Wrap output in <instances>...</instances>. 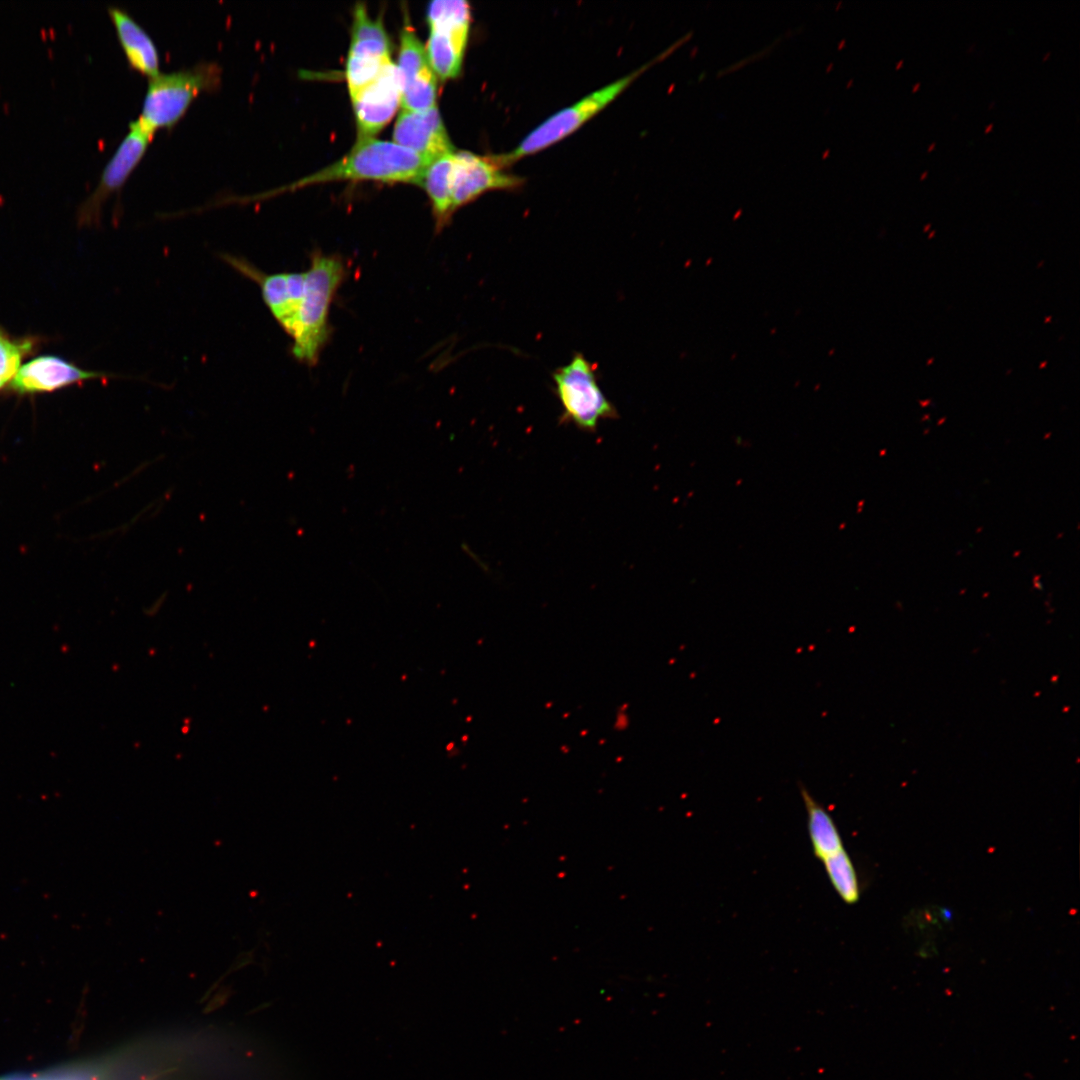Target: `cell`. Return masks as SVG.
Masks as SVG:
<instances>
[{
	"label": "cell",
	"instance_id": "obj_2",
	"mask_svg": "<svg viewBox=\"0 0 1080 1080\" xmlns=\"http://www.w3.org/2000/svg\"><path fill=\"white\" fill-rule=\"evenodd\" d=\"M347 274L344 260L317 251L305 271L304 294L300 304L291 353L307 365H314L330 336L329 309Z\"/></svg>",
	"mask_w": 1080,
	"mask_h": 1080
},
{
	"label": "cell",
	"instance_id": "obj_12",
	"mask_svg": "<svg viewBox=\"0 0 1080 1080\" xmlns=\"http://www.w3.org/2000/svg\"><path fill=\"white\" fill-rule=\"evenodd\" d=\"M522 183L521 177L504 173L491 156L455 151L452 171L453 212L484 192L515 189Z\"/></svg>",
	"mask_w": 1080,
	"mask_h": 1080
},
{
	"label": "cell",
	"instance_id": "obj_8",
	"mask_svg": "<svg viewBox=\"0 0 1080 1080\" xmlns=\"http://www.w3.org/2000/svg\"><path fill=\"white\" fill-rule=\"evenodd\" d=\"M391 60L390 42L381 19L372 18L363 4H357L345 65L350 95L374 80Z\"/></svg>",
	"mask_w": 1080,
	"mask_h": 1080
},
{
	"label": "cell",
	"instance_id": "obj_10",
	"mask_svg": "<svg viewBox=\"0 0 1080 1080\" xmlns=\"http://www.w3.org/2000/svg\"><path fill=\"white\" fill-rule=\"evenodd\" d=\"M397 69L402 110L421 111L436 105L437 78L423 44L410 25L401 30Z\"/></svg>",
	"mask_w": 1080,
	"mask_h": 1080
},
{
	"label": "cell",
	"instance_id": "obj_19",
	"mask_svg": "<svg viewBox=\"0 0 1080 1080\" xmlns=\"http://www.w3.org/2000/svg\"><path fill=\"white\" fill-rule=\"evenodd\" d=\"M32 347V342H16L0 330V380H12L20 368L21 360Z\"/></svg>",
	"mask_w": 1080,
	"mask_h": 1080
},
{
	"label": "cell",
	"instance_id": "obj_15",
	"mask_svg": "<svg viewBox=\"0 0 1080 1080\" xmlns=\"http://www.w3.org/2000/svg\"><path fill=\"white\" fill-rule=\"evenodd\" d=\"M107 10L129 66L148 78L158 75L160 57L151 36L126 10L113 5Z\"/></svg>",
	"mask_w": 1080,
	"mask_h": 1080
},
{
	"label": "cell",
	"instance_id": "obj_9",
	"mask_svg": "<svg viewBox=\"0 0 1080 1080\" xmlns=\"http://www.w3.org/2000/svg\"><path fill=\"white\" fill-rule=\"evenodd\" d=\"M358 140L374 138L401 105V83L397 65L389 61L378 76L350 95Z\"/></svg>",
	"mask_w": 1080,
	"mask_h": 1080
},
{
	"label": "cell",
	"instance_id": "obj_25",
	"mask_svg": "<svg viewBox=\"0 0 1080 1080\" xmlns=\"http://www.w3.org/2000/svg\"><path fill=\"white\" fill-rule=\"evenodd\" d=\"M927 174H928V171H927V170H926V171H924V172H923V173L921 174V176H920V179H924V178L926 177V175H927Z\"/></svg>",
	"mask_w": 1080,
	"mask_h": 1080
},
{
	"label": "cell",
	"instance_id": "obj_24",
	"mask_svg": "<svg viewBox=\"0 0 1080 1080\" xmlns=\"http://www.w3.org/2000/svg\"><path fill=\"white\" fill-rule=\"evenodd\" d=\"M902 63H903V60H902V59H901V60H899V61H898V62L896 63V69H898V68H899V67H900V66L902 65Z\"/></svg>",
	"mask_w": 1080,
	"mask_h": 1080
},
{
	"label": "cell",
	"instance_id": "obj_16",
	"mask_svg": "<svg viewBox=\"0 0 1080 1080\" xmlns=\"http://www.w3.org/2000/svg\"><path fill=\"white\" fill-rule=\"evenodd\" d=\"M807 812L808 833L815 856L822 862L845 849L838 828L827 809L801 784Z\"/></svg>",
	"mask_w": 1080,
	"mask_h": 1080
},
{
	"label": "cell",
	"instance_id": "obj_22",
	"mask_svg": "<svg viewBox=\"0 0 1080 1080\" xmlns=\"http://www.w3.org/2000/svg\"><path fill=\"white\" fill-rule=\"evenodd\" d=\"M919 87H920V82L915 83L914 86L912 87V91L913 92L916 91Z\"/></svg>",
	"mask_w": 1080,
	"mask_h": 1080
},
{
	"label": "cell",
	"instance_id": "obj_21",
	"mask_svg": "<svg viewBox=\"0 0 1080 1080\" xmlns=\"http://www.w3.org/2000/svg\"><path fill=\"white\" fill-rule=\"evenodd\" d=\"M992 127H993V123H990V124H988V125H987V126L985 127V129H984V132H985V133L989 132V131H990V130L992 129Z\"/></svg>",
	"mask_w": 1080,
	"mask_h": 1080
},
{
	"label": "cell",
	"instance_id": "obj_17",
	"mask_svg": "<svg viewBox=\"0 0 1080 1080\" xmlns=\"http://www.w3.org/2000/svg\"><path fill=\"white\" fill-rule=\"evenodd\" d=\"M455 151L443 154L427 166L421 185L427 192L439 229L444 226L452 209V171Z\"/></svg>",
	"mask_w": 1080,
	"mask_h": 1080
},
{
	"label": "cell",
	"instance_id": "obj_27",
	"mask_svg": "<svg viewBox=\"0 0 1080 1080\" xmlns=\"http://www.w3.org/2000/svg\"><path fill=\"white\" fill-rule=\"evenodd\" d=\"M4 385H5V383L0 380V388H2Z\"/></svg>",
	"mask_w": 1080,
	"mask_h": 1080
},
{
	"label": "cell",
	"instance_id": "obj_26",
	"mask_svg": "<svg viewBox=\"0 0 1080 1080\" xmlns=\"http://www.w3.org/2000/svg\"><path fill=\"white\" fill-rule=\"evenodd\" d=\"M1049 56H1050V52L1048 51V52H1047V53H1046V54L1044 55V57L1042 58V60H1043V61H1044V60H1046V59H1047V58H1048Z\"/></svg>",
	"mask_w": 1080,
	"mask_h": 1080
},
{
	"label": "cell",
	"instance_id": "obj_18",
	"mask_svg": "<svg viewBox=\"0 0 1080 1080\" xmlns=\"http://www.w3.org/2000/svg\"><path fill=\"white\" fill-rule=\"evenodd\" d=\"M825 872L839 897L847 904H854L859 898V884L856 870L846 850L824 860Z\"/></svg>",
	"mask_w": 1080,
	"mask_h": 1080
},
{
	"label": "cell",
	"instance_id": "obj_3",
	"mask_svg": "<svg viewBox=\"0 0 1080 1080\" xmlns=\"http://www.w3.org/2000/svg\"><path fill=\"white\" fill-rule=\"evenodd\" d=\"M221 79L220 65L208 61L177 71L160 72L149 78L136 121L153 135L159 129H171L182 119L193 100L201 92L218 89Z\"/></svg>",
	"mask_w": 1080,
	"mask_h": 1080
},
{
	"label": "cell",
	"instance_id": "obj_11",
	"mask_svg": "<svg viewBox=\"0 0 1080 1080\" xmlns=\"http://www.w3.org/2000/svg\"><path fill=\"white\" fill-rule=\"evenodd\" d=\"M224 260L259 284L265 304L292 338L304 294L305 272L265 274L241 258L226 255Z\"/></svg>",
	"mask_w": 1080,
	"mask_h": 1080
},
{
	"label": "cell",
	"instance_id": "obj_14",
	"mask_svg": "<svg viewBox=\"0 0 1080 1080\" xmlns=\"http://www.w3.org/2000/svg\"><path fill=\"white\" fill-rule=\"evenodd\" d=\"M106 377L103 373L83 370L56 356H40L21 366L11 380L19 393L50 392L84 380Z\"/></svg>",
	"mask_w": 1080,
	"mask_h": 1080
},
{
	"label": "cell",
	"instance_id": "obj_23",
	"mask_svg": "<svg viewBox=\"0 0 1080 1080\" xmlns=\"http://www.w3.org/2000/svg\"><path fill=\"white\" fill-rule=\"evenodd\" d=\"M935 144V142H932L928 147V151H931L935 147Z\"/></svg>",
	"mask_w": 1080,
	"mask_h": 1080
},
{
	"label": "cell",
	"instance_id": "obj_6",
	"mask_svg": "<svg viewBox=\"0 0 1080 1080\" xmlns=\"http://www.w3.org/2000/svg\"><path fill=\"white\" fill-rule=\"evenodd\" d=\"M427 21L425 51L433 72L442 81L457 77L468 41L470 6L461 0L433 1L427 7Z\"/></svg>",
	"mask_w": 1080,
	"mask_h": 1080
},
{
	"label": "cell",
	"instance_id": "obj_7",
	"mask_svg": "<svg viewBox=\"0 0 1080 1080\" xmlns=\"http://www.w3.org/2000/svg\"><path fill=\"white\" fill-rule=\"evenodd\" d=\"M153 136L136 120L130 122L129 131L105 164L96 186L77 209L80 226L99 223L104 203L122 189L145 155Z\"/></svg>",
	"mask_w": 1080,
	"mask_h": 1080
},
{
	"label": "cell",
	"instance_id": "obj_4",
	"mask_svg": "<svg viewBox=\"0 0 1080 1080\" xmlns=\"http://www.w3.org/2000/svg\"><path fill=\"white\" fill-rule=\"evenodd\" d=\"M649 64L556 112L532 130L512 151L491 155V158L501 169H504L564 139L611 103L649 67Z\"/></svg>",
	"mask_w": 1080,
	"mask_h": 1080
},
{
	"label": "cell",
	"instance_id": "obj_5",
	"mask_svg": "<svg viewBox=\"0 0 1080 1080\" xmlns=\"http://www.w3.org/2000/svg\"><path fill=\"white\" fill-rule=\"evenodd\" d=\"M554 391L562 419L583 431L594 432L601 420L617 417L615 406L598 384L596 368L581 353L553 373Z\"/></svg>",
	"mask_w": 1080,
	"mask_h": 1080
},
{
	"label": "cell",
	"instance_id": "obj_1",
	"mask_svg": "<svg viewBox=\"0 0 1080 1080\" xmlns=\"http://www.w3.org/2000/svg\"><path fill=\"white\" fill-rule=\"evenodd\" d=\"M430 162L394 141L379 140L375 137L357 140L352 150L342 159L312 175L266 193L238 198V202L256 201L287 190L338 180H375L421 185Z\"/></svg>",
	"mask_w": 1080,
	"mask_h": 1080
},
{
	"label": "cell",
	"instance_id": "obj_13",
	"mask_svg": "<svg viewBox=\"0 0 1080 1080\" xmlns=\"http://www.w3.org/2000/svg\"><path fill=\"white\" fill-rule=\"evenodd\" d=\"M393 141L430 161L455 151L436 105L421 111L402 110Z\"/></svg>",
	"mask_w": 1080,
	"mask_h": 1080
},
{
	"label": "cell",
	"instance_id": "obj_28",
	"mask_svg": "<svg viewBox=\"0 0 1080 1080\" xmlns=\"http://www.w3.org/2000/svg\"><path fill=\"white\" fill-rule=\"evenodd\" d=\"M994 104H995V102H994V101L990 102V104H989V107H993V106H994Z\"/></svg>",
	"mask_w": 1080,
	"mask_h": 1080
},
{
	"label": "cell",
	"instance_id": "obj_20",
	"mask_svg": "<svg viewBox=\"0 0 1080 1080\" xmlns=\"http://www.w3.org/2000/svg\"><path fill=\"white\" fill-rule=\"evenodd\" d=\"M253 954L254 950L239 953L234 961L233 968H240L244 965L250 964L253 961Z\"/></svg>",
	"mask_w": 1080,
	"mask_h": 1080
}]
</instances>
